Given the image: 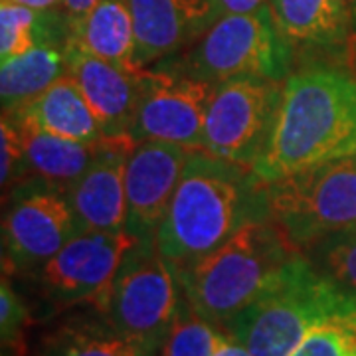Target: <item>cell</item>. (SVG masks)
Masks as SVG:
<instances>
[{
  "instance_id": "cell-29",
  "label": "cell",
  "mask_w": 356,
  "mask_h": 356,
  "mask_svg": "<svg viewBox=\"0 0 356 356\" xmlns=\"http://www.w3.org/2000/svg\"><path fill=\"white\" fill-rule=\"evenodd\" d=\"M95 4L97 0H62V6L67 14V26L81 20Z\"/></svg>"
},
{
  "instance_id": "cell-11",
  "label": "cell",
  "mask_w": 356,
  "mask_h": 356,
  "mask_svg": "<svg viewBox=\"0 0 356 356\" xmlns=\"http://www.w3.org/2000/svg\"><path fill=\"white\" fill-rule=\"evenodd\" d=\"M79 232L67 198L46 191L24 194L4 218V261L16 271H38Z\"/></svg>"
},
{
  "instance_id": "cell-20",
  "label": "cell",
  "mask_w": 356,
  "mask_h": 356,
  "mask_svg": "<svg viewBox=\"0 0 356 356\" xmlns=\"http://www.w3.org/2000/svg\"><path fill=\"white\" fill-rule=\"evenodd\" d=\"M24 140V165L42 180L70 188L95 163L103 137L91 143L56 137L50 133L20 127Z\"/></svg>"
},
{
  "instance_id": "cell-21",
  "label": "cell",
  "mask_w": 356,
  "mask_h": 356,
  "mask_svg": "<svg viewBox=\"0 0 356 356\" xmlns=\"http://www.w3.org/2000/svg\"><path fill=\"white\" fill-rule=\"evenodd\" d=\"M64 74V48L58 50L50 42L38 44L22 56L2 60L0 95L4 113L18 111Z\"/></svg>"
},
{
  "instance_id": "cell-14",
  "label": "cell",
  "mask_w": 356,
  "mask_h": 356,
  "mask_svg": "<svg viewBox=\"0 0 356 356\" xmlns=\"http://www.w3.org/2000/svg\"><path fill=\"white\" fill-rule=\"evenodd\" d=\"M131 137H105L95 163L67 188V200L81 229L123 232L127 222L125 170L129 153L135 149Z\"/></svg>"
},
{
  "instance_id": "cell-22",
  "label": "cell",
  "mask_w": 356,
  "mask_h": 356,
  "mask_svg": "<svg viewBox=\"0 0 356 356\" xmlns=\"http://www.w3.org/2000/svg\"><path fill=\"white\" fill-rule=\"evenodd\" d=\"M291 356H356L355 293H348L343 305L321 318Z\"/></svg>"
},
{
  "instance_id": "cell-28",
  "label": "cell",
  "mask_w": 356,
  "mask_h": 356,
  "mask_svg": "<svg viewBox=\"0 0 356 356\" xmlns=\"http://www.w3.org/2000/svg\"><path fill=\"white\" fill-rule=\"evenodd\" d=\"M214 16H224V14H248L257 13L266 8L269 0H210Z\"/></svg>"
},
{
  "instance_id": "cell-13",
  "label": "cell",
  "mask_w": 356,
  "mask_h": 356,
  "mask_svg": "<svg viewBox=\"0 0 356 356\" xmlns=\"http://www.w3.org/2000/svg\"><path fill=\"white\" fill-rule=\"evenodd\" d=\"M64 64L65 74L76 81L93 109L103 135L131 137L139 97V74H129L93 56L70 36L64 42Z\"/></svg>"
},
{
  "instance_id": "cell-1",
  "label": "cell",
  "mask_w": 356,
  "mask_h": 356,
  "mask_svg": "<svg viewBox=\"0 0 356 356\" xmlns=\"http://www.w3.org/2000/svg\"><path fill=\"white\" fill-rule=\"evenodd\" d=\"M356 154V81L334 70L287 77L275 125L252 166L261 184Z\"/></svg>"
},
{
  "instance_id": "cell-31",
  "label": "cell",
  "mask_w": 356,
  "mask_h": 356,
  "mask_svg": "<svg viewBox=\"0 0 356 356\" xmlns=\"http://www.w3.org/2000/svg\"><path fill=\"white\" fill-rule=\"evenodd\" d=\"M10 2L22 4V6H28V8H34V10H40V13H48L54 6L62 4V0H10Z\"/></svg>"
},
{
  "instance_id": "cell-18",
  "label": "cell",
  "mask_w": 356,
  "mask_h": 356,
  "mask_svg": "<svg viewBox=\"0 0 356 356\" xmlns=\"http://www.w3.org/2000/svg\"><path fill=\"white\" fill-rule=\"evenodd\" d=\"M269 10L287 44L341 46L353 32L343 0H269Z\"/></svg>"
},
{
  "instance_id": "cell-26",
  "label": "cell",
  "mask_w": 356,
  "mask_h": 356,
  "mask_svg": "<svg viewBox=\"0 0 356 356\" xmlns=\"http://www.w3.org/2000/svg\"><path fill=\"white\" fill-rule=\"evenodd\" d=\"M28 323V309L4 275L0 285V337L4 353L10 350V355H14V350L20 348Z\"/></svg>"
},
{
  "instance_id": "cell-27",
  "label": "cell",
  "mask_w": 356,
  "mask_h": 356,
  "mask_svg": "<svg viewBox=\"0 0 356 356\" xmlns=\"http://www.w3.org/2000/svg\"><path fill=\"white\" fill-rule=\"evenodd\" d=\"M2 137V184L10 182L20 166H24V140L20 127L10 117H2L0 125Z\"/></svg>"
},
{
  "instance_id": "cell-7",
  "label": "cell",
  "mask_w": 356,
  "mask_h": 356,
  "mask_svg": "<svg viewBox=\"0 0 356 356\" xmlns=\"http://www.w3.org/2000/svg\"><path fill=\"white\" fill-rule=\"evenodd\" d=\"M289 60L269 4L257 13L224 14L200 34L188 51L182 76L222 83L234 77L280 79Z\"/></svg>"
},
{
  "instance_id": "cell-12",
  "label": "cell",
  "mask_w": 356,
  "mask_h": 356,
  "mask_svg": "<svg viewBox=\"0 0 356 356\" xmlns=\"http://www.w3.org/2000/svg\"><path fill=\"white\" fill-rule=\"evenodd\" d=\"M191 153V149L163 140H140L129 153L125 232L135 240L156 238Z\"/></svg>"
},
{
  "instance_id": "cell-24",
  "label": "cell",
  "mask_w": 356,
  "mask_h": 356,
  "mask_svg": "<svg viewBox=\"0 0 356 356\" xmlns=\"http://www.w3.org/2000/svg\"><path fill=\"white\" fill-rule=\"evenodd\" d=\"M48 13H40L10 0H2L0 6V58L10 60L22 56L38 44H46L48 36Z\"/></svg>"
},
{
  "instance_id": "cell-10",
  "label": "cell",
  "mask_w": 356,
  "mask_h": 356,
  "mask_svg": "<svg viewBox=\"0 0 356 356\" xmlns=\"http://www.w3.org/2000/svg\"><path fill=\"white\" fill-rule=\"evenodd\" d=\"M135 242L137 240L125 229L79 232L38 269L42 291L54 305L91 303L95 307Z\"/></svg>"
},
{
  "instance_id": "cell-23",
  "label": "cell",
  "mask_w": 356,
  "mask_h": 356,
  "mask_svg": "<svg viewBox=\"0 0 356 356\" xmlns=\"http://www.w3.org/2000/svg\"><path fill=\"white\" fill-rule=\"evenodd\" d=\"M226 339L228 334L218 331L214 323L196 313L186 297L180 295L172 327L156 356H214Z\"/></svg>"
},
{
  "instance_id": "cell-3",
  "label": "cell",
  "mask_w": 356,
  "mask_h": 356,
  "mask_svg": "<svg viewBox=\"0 0 356 356\" xmlns=\"http://www.w3.org/2000/svg\"><path fill=\"white\" fill-rule=\"evenodd\" d=\"M299 254L271 216H261L245 222L210 254L172 271L194 311L226 329Z\"/></svg>"
},
{
  "instance_id": "cell-15",
  "label": "cell",
  "mask_w": 356,
  "mask_h": 356,
  "mask_svg": "<svg viewBox=\"0 0 356 356\" xmlns=\"http://www.w3.org/2000/svg\"><path fill=\"white\" fill-rule=\"evenodd\" d=\"M140 67L177 51L216 20L210 0H129Z\"/></svg>"
},
{
  "instance_id": "cell-32",
  "label": "cell",
  "mask_w": 356,
  "mask_h": 356,
  "mask_svg": "<svg viewBox=\"0 0 356 356\" xmlns=\"http://www.w3.org/2000/svg\"><path fill=\"white\" fill-rule=\"evenodd\" d=\"M346 10H348V16H350V24H353V30L356 28V0H343Z\"/></svg>"
},
{
  "instance_id": "cell-16",
  "label": "cell",
  "mask_w": 356,
  "mask_h": 356,
  "mask_svg": "<svg viewBox=\"0 0 356 356\" xmlns=\"http://www.w3.org/2000/svg\"><path fill=\"white\" fill-rule=\"evenodd\" d=\"M4 115L10 117L18 127L50 133L64 139L91 143L103 137L93 109L67 74L18 111Z\"/></svg>"
},
{
  "instance_id": "cell-25",
  "label": "cell",
  "mask_w": 356,
  "mask_h": 356,
  "mask_svg": "<svg viewBox=\"0 0 356 356\" xmlns=\"http://www.w3.org/2000/svg\"><path fill=\"white\" fill-rule=\"evenodd\" d=\"M305 257L341 289L356 295V228L307 245Z\"/></svg>"
},
{
  "instance_id": "cell-8",
  "label": "cell",
  "mask_w": 356,
  "mask_h": 356,
  "mask_svg": "<svg viewBox=\"0 0 356 356\" xmlns=\"http://www.w3.org/2000/svg\"><path fill=\"white\" fill-rule=\"evenodd\" d=\"M281 89L267 77H234L218 83L208 107L202 151L252 168L271 137Z\"/></svg>"
},
{
  "instance_id": "cell-19",
  "label": "cell",
  "mask_w": 356,
  "mask_h": 356,
  "mask_svg": "<svg viewBox=\"0 0 356 356\" xmlns=\"http://www.w3.org/2000/svg\"><path fill=\"white\" fill-rule=\"evenodd\" d=\"M40 356H154L109 318L74 317L44 339Z\"/></svg>"
},
{
  "instance_id": "cell-4",
  "label": "cell",
  "mask_w": 356,
  "mask_h": 356,
  "mask_svg": "<svg viewBox=\"0 0 356 356\" xmlns=\"http://www.w3.org/2000/svg\"><path fill=\"white\" fill-rule=\"evenodd\" d=\"M346 297L348 291L299 254L229 321L226 331L254 356H291L307 332Z\"/></svg>"
},
{
  "instance_id": "cell-2",
  "label": "cell",
  "mask_w": 356,
  "mask_h": 356,
  "mask_svg": "<svg viewBox=\"0 0 356 356\" xmlns=\"http://www.w3.org/2000/svg\"><path fill=\"white\" fill-rule=\"evenodd\" d=\"M264 184L245 166L206 151L188 154L177 191L156 229V250L170 267L184 266L229 240L245 222L269 216L255 210Z\"/></svg>"
},
{
  "instance_id": "cell-5",
  "label": "cell",
  "mask_w": 356,
  "mask_h": 356,
  "mask_svg": "<svg viewBox=\"0 0 356 356\" xmlns=\"http://www.w3.org/2000/svg\"><path fill=\"white\" fill-rule=\"evenodd\" d=\"M267 212L295 248L356 228V154L264 184Z\"/></svg>"
},
{
  "instance_id": "cell-17",
  "label": "cell",
  "mask_w": 356,
  "mask_h": 356,
  "mask_svg": "<svg viewBox=\"0 0 356 356\" xmlns=\"http://www.w3.org/2000/svg\"><path fill=\"white\" fill-rule=\"evenodd\" d=\"M67 36L79 42L93 56L109 64L139 74L137 36L129 0H97L81 20L67 26Z\"/></svg>"
},
{
  "instance_id": "cell-6",
  "label": "cell",
  "mask_w": 356,
  "mask_h": 356,
  "mask_svg": "<svg viewBox=\"0 0 356 356\" xmlns=\"http://www.w3.org/2000/svg\"><path fill=\"white\" fill-rule=\"evenodd\" d=\"M178 289L175 271L159 254L156 242L137 240L95 311L156 356L177 315Z\"/></svg>"
},
{
  "instance_id": "cell-9",
  "label": "cell",
  "mask_w": 356,
  "mask_h": 356,
  "mask_svg": "<svg viewBox=\"0 0 356 356\" xmlns=\"http://www.w3.org/2000/svg\"><path fill=\"white\" fill-rule=\"evenodd\" d=\"M139 97L131 137L140 140H163L191 151L204 149L206 117L216 86L202 79L145 72L139 76Z\"/></svg>"
},
{
  "instance_id": "cell-30",
  "label": "cell",
  "mask_w": 356,
  "mask_h": 356,
  "mask_svg": "<svg viewBox=\"0 0 356 356\" xmlns=\"http://www.w3.org/2000/svg\"><path fill=\"white\" fill-rule=\"evenodd\" d=\"M214 356H254L243 344H240L238 341H234L232 337L226 339L224 343L218 346V350L214 353Z\"/></svg>"
}]
</instances>
